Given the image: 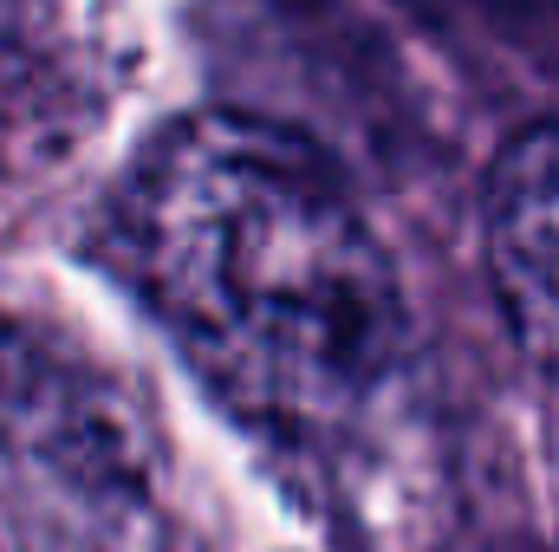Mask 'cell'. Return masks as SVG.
<instances>
[{
  "instance_id": "cell-1",
  "label": "cell",
  "mask_w": 559,
  "mask_h": 552,
  "mask_svg": "<svg viewBox=\"0 0 559 552\" xmlns=\"http://www.w3.org/2000/svg\"><path fill=\"white\" fill-rule=\"evenodd\" d=\"M118 221L143 305L241 416L325 435L397 371V267L306 137L241 111L182 118L143 149Z\"/></svg>"
},
{
  "instance_id": "cell-2",
  "label": "cell",
  "mask_w": 559,
  "mask_h": 552,
  "mask_svg": "<svg viewBox=\"0 0 559 552\" xmlns=\"http://www.w3.org/2000/svg\"><path fill=\"white\" fill-rule=\"evenodd\" d=\"M488 279L521 351L559 384V124H534L488 176Z\"/></svg>"
}]
</instances>
